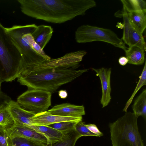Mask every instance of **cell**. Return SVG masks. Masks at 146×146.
Masks as SVG:
<instances>
[{
    "mask_svg": "<svg viewBox=\"0 0 146 146\" xmlns=\"http://www.w3.org/2000/svg\"><path fill=\"white\" fill-rule=\"evenodd\" d=\"M47 111L53 115L72 117H82L85 114L83 105H76L67 103L55 105Z\"/></svg>",
    "mask_w": 146,
    "mask_h": 146,
    "instance_id": "cell-13",
    "label": "cell"
},
{
    "mask_svg": "<svg viewBox=\"0 0 146 146\" xmlns=\"http://www.w3.org/2000/svg\"><path fill=\"white\" fill-rule=\"evenodd\" d=\"M51 96L48 91L29 89L18 96L17 102L24 109L36 114L47 111L51 104Z\"/></svg>",
    "mask_w": 146,
    "mask_h": 146,
    "instance_id": "cell-8",
    "label": "cell"
},
{
    "mask_svg": "<svg viewBox=\"0 0 146 146\" xmlns=\"http://www.w3.org/2000/svg\"><path fill=\"white\" fill-rule=\"evenodd\" d=\"M62 68L19 74L17 81L29 89H40L51 93L87 72L88 69Z\"/></svg>",
    "mask_w": 146,
    "mask_h": 146,
    "instance_id": "cell-2",
    "label": "cell"
},
{
    "mask_svg": "<svg viewBox=\"0 0 146 146\" xmlns=\"http://www.w3.org/2000/svg\"><path fill=\"white\" fill-rule=\"evenodd\" d=\"M37 26L33 24L14 25L6 28V32L21 56L22 63L33 62L46 59L35 52L31 47V43L33 38L31 33Z\"/></svg>",
    "mask_w": 146,
    "mask_h": 146,
    "instance_id": "cell-5",
    "label": "cell"
},
{
    "mask_svg": "<svg viewBox=\"0 0 146 146\" xmlns=\"http://www.w3.org/2000/svg\"><path fill=\"white\" fill-rule=\"evenodd\" d=\"M138 118L133 112H127L109 123L112 146H144L139 130Z\"/></svg>",
    "mask_w": 146,
    "mask_h": 146,
    "instance_id": "cell-3",
    "label": "cell"
},
{
    "mask_svg": "<svg viewBox=\"0 0 146 146\" xmlns=\"http://www.w3.org/2000/svg\"><path fill=\"white\" fill-rule=\"evenodd\" d=\"M128 59L125 56H121L119 58L118 60L119 64L123 66L125 65L128 63Z\"/></svg>",
    "mask_w": 146,
    "mask_h": 146,
    "instance_id": "cell-29",
    "label": "cell"
},
{
    "mask_svg": "<svg viewBox=\"0 0 146 146\" xmlns=\"http://www.w3.org/2000/svg\"><path fill=\"white\" fill-rule=\"evenodd\" d=\"M59 96L61 98L65 99L68 96V93L66 90H61L58 92Z\"/></svg>",
    "mask_w": 146,
    "mask_h": 146,
    "instance_id": "cell-30",
    "label": "cell"
},
{
    "mask_svg": "<svg viewBox=\"0 0 146 146\" xmlns=\"http://www.w3.org/2000/svg\"><path fill=\"white\" fill-rule=\"evenodd\" d=\"M75 39L78 43L100 41L124 50L127 48L122 40L111 30L88 25H82L77 29L75 32Z\"/></svg>",
    "mask_w": 146,
    "mask_h": 146,
    "instance_id": "cell-7",
    "label": "cell"
},
{
    "mask_svg": "<svg viewBox=\"0 0 146 146\" xmlns=\"http://www.w3.org/2000/svg\"><path fill=\"white\" fill-rule=\"evenodd\" d=\"M11 99L5 94L0 91V107L5 105Z\"/></svg>",
    "mask_w": 146,
    "mask_h": 146,
    "instance_id": "cell-28",
    "label": "cell"
},
{
    "mask_svg": "<svg viewBox=\"0 0 146 146\" xmlns=\"http://www.w3.org/2000/svg\"><path fill=\"white\" fill-rule=\"evenodd\" d=\"M2 82V80L1 79V78L0 77V91H1V83Z\"/></svg>",
    "mask_w": 146,
    "mask_h": 146,
    "instance_id": "cell-31",
    "label": "cell"
},
{
    "mask_svg": "<svg viewBox=\"0 0 146 146\" xmlns=\"http://www.w3.org/2000/svg\"><path fill=\"white\" fill-rule=\"evenodd\" d=\"M53 32L51 26L41 25L37 26L31 35L35 41L43 49L51 39Z\"/></svg>",
    "mask_w": 146,
    "mask_h": 146,
    "instance_id": "cell-14",
    "label": "cell"
},
{
    "mask_svg": "<svg viewBox=\"0 0 146 146\" xmlns=\"http://www.w3.org/2000/svg\"><path fill=\"white\" fill-rule=\"evenodd\" d=\"M92 69L99 76L101 82L102 95L100 102L102 108H104L108 105L111 99L110 96L111 90L110 85L111 68L102 67L98 69L92 68Z\"/></svg>",
    "mask_w": 146,
    "mask_h": 146,
    "instance_id": "cell-12",
    "label": "cell"
},
{
    "mask_svg": "<svg viewBox=\"0 0 146 146\" xmlns=\"http://www.w3.org/2000/svg\"><path fill=\"white\" fill-rule=\"evenodd\" d=\"M13 146H50L25 137H15L9 138Z\"/></svg>",
    "mask_w": 146,
    "mask_h": 146,
    "instance_id": "cell-23",
    "label": "cell"
},
{
    "mask_svg": "<svg viewBox=\"0 0 146 146\" xmlns=\"http://www.w3.org/2000/svg\"><path fill=\"white\" fill-rule=\"evenodd\" d=\"M29 127L45 136L51 146L59 141L63 135L62 132L48 126H32Z\"/></svg>",
    "mask_w": 146,
    "mask_h": 146,
    "instance_id": "cell-16",
    "label": "cell"
},
{
    "mask_svg": "<svg viewBox=\"0 0 146 146\" xmlns=\"http://www.w3.org/2000/svg\"><path fill=\"white\" fill-rule=\"evenodd\" d=\"M139 80L130 98L126 102L123 111L126 112L127 108L132 102L135 94L143 86L146 85V62L145 61L144 66L142 73L139 77Z\"/></svg>",
    "mask_w": 146,
    "mask_h": 146,
    "instance_id": "cell-22",
    "label": "cell"
},
{
    "mask_svg": "<svg viewBox=\"0 0 146 146\" xmlns=\"http://www.w3.org/2000/svg\"><path fill=\"white\" fill-rule=\"evenodd\" d=\"M9 139L6 128L0 126V146H9Z\"/></svg>",
    "mask_w": 146,
    "mask_h": 146,
    "instance_id": "cell-26",
    "label": "cell"
},
{
    "mask_svg": "<svg viewBox=\"0 0 146 146\" xmlns=\"http://www.w3.org/2000/svg\"><path fill=\"white\" fill-rule=\"evenodd\" d=\"M63 133L60 139L52 146H75L77 140L82 137L74 129Z\"/></svg>",
    "mask_w": 146,
    "mask_h": 146,
    "instance_id": "cell-19",
    "label": "cell"
},
{
    "mask_svg": "<svg viewBox=\"0 0 146 146\" xmlns=\"http://www.w3.org/2000/svg\"><path fill=\"white\" fill-rule=\"evenodd\" d=\"M123 10L127 13L133 12H146V2L143 0H121Z\"/></svg>",
    "mask_w": 146,
    "mask_h": 146,
    "instance_id": "cell-20",
    "label": "cell"
},
{
    "mask_svg": "<svg viewBox=\"0 0 146 146\" xmlns=\"http://www.w3.org/2000/svg\"><path fill=\"white\" fill-rule=\"evenodd\" d=\"M10 140V139H9ZM9 146H13V145H12L11 143H10V141H9Z\"/></svg>",
    "mask_w": 146,
    "mask_h": 146,
    "instance_id": "cell-32",
    "label": "cell"
},
{
    "mask_svg": "<svg viewBox=\"0 0 146 146\" xmlns=\"http://www.w3.org/2000/svg\"><path fill=\"white\" fill-rule=\"evenodd\" d=\"M85 123L82 120L78 121L74 127V129L81 137L97 136L91 132L86 126Z\"/></svg>",
    "mask_w": 146,
    "mask_h": 146,
    "instance_id": "cell-25",
    "label": "cell"
},
{
    "mask_svg": "<svg viewBox=\"0 0 146 146\" xmlns=\"http://www.w3.org/2000/svg\"><path fill=\"white\" fill-rule=\"evenodd\" d=\"M121 16L123 18V33L121 39L129 47L135 46L146 49V43L143 35L139 33L129 22L127 12L122 10Z\"/></svg>",
    "mask_w": 146,
    "mask_h": 146,
    "instance_id": "cell-9",
    "label": "cell"
},
{
    "mask_svg": "<svg viewBox=\"0 0 146 146\" xmlns=\"http://www.w3.org/2000/svg\"><path fill=\"white\" fill-rule=\"evenodd\" d=\"M126 57L128 60V63L140 65L143 64L145 60L146 49L138 46L129 47L124 50Z\"/></svg>",
    "mask_w": 146,
    "mask_h": 146,
    "instance_id": "cell-15",
    "label": "cell"
},
{
    "mask_svg": "<svg viewBox=\"0 0 146 146\" xmlns=\"http://www.w3.org/2000/svg\"><path fill=\"white\" fill-rule=\"evenodd\" d=\"M129 22L140 34L143 35L146 27V12L133 11L127 13Z\"/></svg>",
    "mask_w": 146,
    "mask_h": 146,
    "instance_id": "cell-17",
    "label": "cell"
},
{
    "mask_svg": "<svg viewBox=\"0 0 146 146\" xmlns=\"http://www.w3.org/2000/svg\"><path fill=\"white\" fill-rule=\"evenodd\" d=\"M9 137H25L43 144L50 145L46 137L31 128L25 126L14 123L11 126L6 128Z\"/></svg>",
    "mask_w": 146,
    "mask_h": 146,
    "instance_id": "cell-10",
    "label": "cell"
},
{
    "mask_svg": "<svg viewBox=\"0 0 146 146\" xmlns=\"http://www.w3.org/2000/svg\"><path fill=\"white\" fill-rule=\"evenodd\" d=\"M14 121L7 106V104L0 107V126L6 128L13 125Z\"/></svg>",
    "mask_w": 146,
    "mask_h": 146,
    "instance_id": "cell-21",
    "label": "cell"
},
{
    "mask_svg": "<svg viewBox=\"0 0 146 146\" xmlns=\"http://www.w3.org/2000/svg\"><path fill=\"white\" fill-rule=\"evenodd\" d=\"M133 113L138 117H146V89H145L136 98L132 106Z\"/></svg>",
    "mask_w": 146,
    "mask_h": 146,
    "instance_id": "cell-18",
    "label": "cell"
},
{
    "mask_svg": "<svg viewBox=\"0 0 146 146\" xmlns=\"http://www.w3.org/2000/svg\"><path fill=\"white\" fill-rule=\"evenodd\" d=\"M82 117H72L53 115L47 111L36 114L33 116L31 126H48L64 121H82Z\"/></svg>",
    "mask_w": 146,
    "mask_h": 146,
    "instance_id": "cell-11",
    "label": "cell"
},
{
    "mask_svg": "<svg viewBox=\"0 0 146 146\" xmlns=\"http://www.w3.org/2000/svg\"><path fill=\"white\" fill-rule=\"evenodd\" d=\"M22 12L37 19L60 24L85 14L96 5L94 0H18Z\"/></svg>",
    "mask_w": 146,
    "mask_h": 146,
    "instance_id": "cell-1",
    "label": "cell"
},
{
    "mask_svg": "<svg viewBox=\"0 0 146 146\" xmlns=\"http://www.w3.org/2000/svg\"><path fill=\"white\" fill-rule=\"evenodd\" d=\"M79 121H64L52 124L48 126L63 133L74 129L75 125Z\"/></svg>",
    "mask_w": 146,
    "mask_h": 146,
    "instance_id": "cell-24",
    "label": "cell"
},
{
    "mask_svg": "<svg viewBox=\"0 0 146 146\" xmlns=\"http://www.w3.org/2000/svg\"><path fill=\"white\" fill-rule=\"evenodd\" d=\"M85 126L91 132L96 135L97 137H101L103 135V134L100 131L95 124H85Z\"/></svg>",
    "mask_w": 146,
    "mask_h": 146,
    "instance_id": "cell-27",
    "label": "cell"
},
{
    "mask_svg": "<svg viewBox=\"0 0 146 146\" xmlns=\"http://www.w3.org/2000/svg\"><path fill=\"white\" fill-rule=\"evenodd\" d=\"M22 61L18 49L0 23V77L2 82L17 78Z\"/></svg>",
    "mask_w": 146,
    "mask_h": 146,
    "instance_id": "cell-4",
    "label": "cell"
},
{
    "mask_svg": "<svg viewBox=\"0 0 146 146\" xmlns=\"http://www.w3.org/2000/svg\"><path fill=\"white\" fill-rule=\"evenodd\" d=\"M87 53L85 50H79L67 53L56 58L44 59L33 62L22 63L18 74L59 68H77Z\"/></svg>",
    "mask_w": 146,
    "mask_h": 146,
    "instance_id": "cell-6",
    "label": "cell"
}]
</instances>
